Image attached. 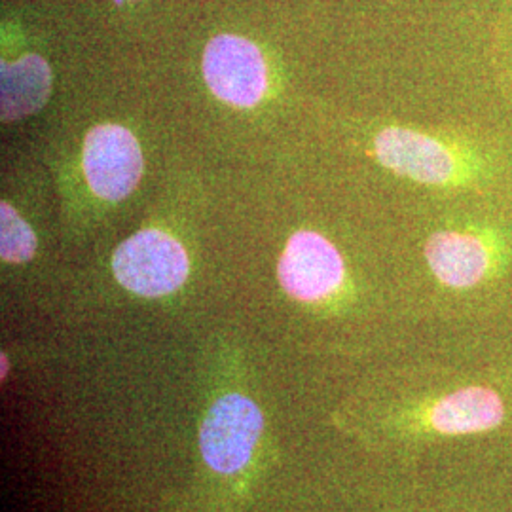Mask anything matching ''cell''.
<instances>
[{"label":"cell","mask_w":512,"mask_h":512,"mask_svg":"<svg viewBox=\"0 0 512 512\" xmlns=\"http://www.w3.org/2000/svg\"><path fill=\"white\" fill-rule=\"evenodd\" d=\"M203 78L219 99L239 109L255 107L268 84L260 50L251 40L236 35H220L207 44Z\"/></svg>","instance_id":"8992f818"},{"label":"cell","mask_w":512,"mask_h":512,"mask_svg":"<svg viewBox=\"0 0 512 512\" xmlns=\"http://www.w3.org/2000/svg\"><path fill=\"white\" fill-rule=\"evenodd\" d=\"M84 175L95 196L105 202L128 198L143 175V152L129 129L105 124L84 141Z\"/></svg>","instance_id":"5b68a950"},{"label":"cell","mask_w":512,"mask_h":512,"mask_svg":"<svg viewBox=\"0 0 512 512\" xmlns=\"http://www.w3.org/2000/svg\"><path fill=\"white\" fill-rule=\"evenodd\" d=\"M503 416L505 406L494 389L471 385L440 399L431 412V425L440 435H476L495 429Z\"/></svg>","instance_id":"ba28073f"},{"label":"cell","mask_w":512,"mask_h":512,"mask_svg":"<svg viewBox=\"0 0 512 512\" xmlns=\"http://www.w3.org/2000/svg\"><path fill=\"white\" fill-rule=\"evenodd\" d=\"M374 156L395 175L427 186H469L480 173L471 148L414 129L380 131L374 139Z\"/></svg>","instance_id":"6da1fadb"},{"label":"cell","mask_w":512,"mask_h":512,"mask_svg":"<svg viewBox=\"0 0 512 512\" xmlns=\"http://www.w3.org/2000/svg\"><path fill=\"white\" fill-rule=\"evenodd\" d=\"M52 93V73L38 55H27L12 63H2L0 107L2 120L14 122L37 112Z\"/></svg>","instance_id":"9c48e42d"},{"label":"cell","mask_w":512,"mask_h":512,"mask_svg":"<svg viewBox=\"0 0 512 512\" xmlns=\"http://www.w3.org/2000/svg\"><path fill=\"white\" fill-rule=\"evenodd\" d=\"M37 251V238L31 226L21 219L10 203L0 205V255L4 262L23 264Z\"/></svg>","instance_id":"30bf717a"},{"label":"cell","mask_w":512,"mask_h":512,"mask_svg":"<svg viewBox=\"0 0 512 512\" xmlns=\"http://www.w3.org/2000/svg\"><path fill=\"white\" fill-rule=\"evenodd\" d=\"M505 245L494 230H440L425 243V260L433 275L450 289H473L495 274Z\"/></svg>","instance_id":"3957f363"},{"label":"cell","mask_w":512,"mask_h":512,"mask_svg":"<svg viewBox=\"0 0 512 512\" xmlns=\"http://www.w3.org/2000/svg\"><path fill=\"white\" fill-rule=\"evenodd\" d=\"M112 272L131 293L158 298L175 293L188 277L183 245L160 230H143L126 239L112 256Z\"/></svg>","instance_id":"7a4b0ae2"},{"label":"cell","mask_w":512,"mask_h":512,"mask_svg":"<svg viewBox=\"0 0 512 512\" xmlns=\"http://www.w3.org/2000/svg\"><path fill=\"white\" fill-rule=\"evenodd\" d=\"M277 274L281 287L293 298L317 302L342 287L346 266L329 239L315 232H298L289 239Z\"/></svg>","instance_id":"52a82bcc"},{"label":"cell","mask_w":512,"mask_h":512,"mask_svg":"<svg viewBox=\"0 0 512 512\" xmlns=\"http://www.w3.org/2000/svg\"><path fill=\"white\" fill-rule=\"evenodd\" d=\"M262 427V414L251 399L238 393L220 397L209 408L200 431L205 463L222 475L243 469L255 452Z\"/></svg>","instance_id":"277c9868"}]
</instances>
